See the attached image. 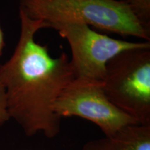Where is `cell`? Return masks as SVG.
I'll return each mask as SVG.
<instances>
[{
	"label": "cell",
	"instance_id": "7",
	"mask_svg": "<svg viewBox=\"0 0 150 150\" xmlns=\"http://www.w3.org/2000/svg\"><path fill=\"white\" fill-rule=\"evenodd\" d=\"M128 3L137 18L149 29L150 0H128Z\"/></svg>",
	"mask_w": 150,
	"mask_h": 150
},
{
	"label": "cell",
	"instance_id": "8",
	"mask_svg": "<svg viewBox=\"0 0 150 150\" xmlns=\"http://www.w3.org/2000/svg\"><path fill=\"white\" fill-rule=\"evenodd\" d=\"M11 120L9 116L5 88L0 80V127L3 126Z\"/></svg>",
	"mask_w": 150,
	"mask_h": 150
},
{
	"label": "cell",
	"instance_id": "3",
	"mask_svg": "<svg viewBox=\"0 0 150 150\" xmlns=\"http://www.w3.org/2000/svg\"><path fill=\"white\" fill-rule=\"evenodd\" d=\"M104 91L118 109L140 125H150V47L125 50L106 67Z\"/></svg>",
	"mask_w": 150,
	"mask_h": 150
},
{
	"label": "cell",
	"instance_id": "6",
	"mask_svg": "<svg viewBox=\"0 0 150 150\" xmlns=\"http://www.w3.org/2000/svg\"><path fill=\"white\" fill-rule=\"evenodd\" d=\"M81 150H150V125H128L111 136L89 140Z\"/></svg>",
	"mask_w": 150,
	"mask_h": 150
},
{
	"label": "cell",
	"instance_id": "2",
	"mask_svg": "<svg viewBox=\"0 0 150 150\" xmlns=\"http://www.w3.org/2000/svg\"><path fill=\"white\" fill-rule=\"evenodd\" d=\"M19 9L33 20L56 24L81 23L123 35L150 40V30L123 0H20Z\"/></svg>",
	"mask_w": 150,
	"mask_h": 150
},
{
	"label": "cell",
	"instance_id": "9",
	"mask_svg": "<svg viewBox=\"0 0 150 150\" xmlns=\"http://www.w3.org/2000/svg\"><path fill=\"white\" fill-rule=\"evenodd\" d=\"M5 46V40H4V35L3 30L1 29V24H0V56L2 55L3 50Z\"/></svg>",
	"mask_w": 150,
	"mask_h": 150
},
{
	"label": "cell",
	"instance_id": "10",
	"mask_svg": "<svg viewBox=\"0 0 150 150\" xmlns=\"http://www.w3.org/2000/svg\"><path fill=\"white\" fill-rule=\"evenodd\" d=\"M123 1H128V0H123Z\"/></svg>",
	"mask_w": 150,
	"mask_h": 150
},
{
	"label": "cell",
	"instance_id": "5",
	"mask_svg": "<svg viewBox=\"0 0 150 150\" xmlns=\"http://www.w3.org/2000/svg\"><path fill=\"white\" fill-rule=\"evenodd\" d=\"M67 41L72 52L70 63L75 77L103 81L108 62L125 50L150 47V42H129L93 31L81 23L52 25Z\"/></svg>",
	"mask_w": 150,
	"mask_h": 150
},
{
	"label": "cell",
	"instance_id": "4",
	"mask_svg": "<svg viewBox=\"0 0 150 150\" xmlns=\"http://www.w3.org/2000/svg\"><path fill=\"white\" fill-rule=\"evenodd\" d=\"M61 118L79 117L97 125L104 136H111L123 127L138 124L118 109L106 97L103 81L75 77L63 89L54 105Z\"/></svg>",
	"mask_w": 150,
	"mask_h": 150
},
{
	"label": "cell",
	"instance_id": "1",
	"mask_svg": "<svg viewBox=\"0 0 150 150\" xmlns=\"http://www.w3.org/2000/svg\"><path fill=\"white\" fill-rule=\"evenodd\" d=\"M19 18L18 43L10 59L0 65L8 114L26 136L41 134L52 139L60 133L61 120L54 105L75 75L65 52L52 57L47 45L35 41L38 31L47 28L45 22L20 9Z\"/></svg>",
	"mask_w": 150,
	"mask_h": 150
}]
</instances>
